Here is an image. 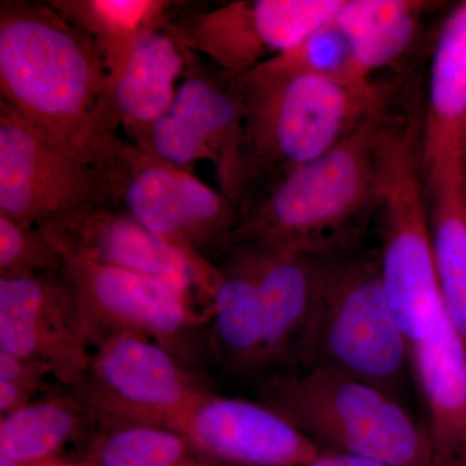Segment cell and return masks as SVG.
Masks as SVG:
<instances>
[{
    "label": "cell",
    "instance_id": "obj_2",
    "mask_svg": "<svg viewBox=\"0 0 466 466\" xmlns=\"http://www.w3.org/2000/svg\"><path fill=\"white\" fill-rule=\"evenodd\" d=\"M389 124L383 110L314 161L266 177L268 182L248 195L240 222L220 247L336 257L381 207Z\"/></svg>",
    "mask_w": 466,
    "mask_h": 466
},
{
    "label": "cell",
    "instance_id": "obj_31",
    "mask_svg": "<svg viewBox=\"0 0 466 466\" xmlns=\"http://www.w3.org/2000/svg\"><path fill=\"white\" fill-rule=\"evenodd\" d=\"M66 466H90L88 464H86V462L81 461V460H67Z\"/></svg>",
    "mask_w": 466,
    "mask_h": 466
},
{
    "label": "cell",
    "instance_id": "obj_26",
    "mask_svg": "<svg viewBox=\"0 0 466 466\" xmlns=\"http://www.w3.org/2000/svg\"><path fill=\"white\" fill-rule=\"evenodd\" d=\"M265 63L279 69L311 73L339 81H370L358 66L348 38L334 20L309 33L293 50Z\"/></svg>",
    "mask_w": 466,
    "mask_h": 466
},
{
    "label": "cell",
    "instance_id": "obj_32",
    "mask_svg": "<svg viewBox=\"0 0 466 466\" xmlns=\"http://www.w3.org/2000/svg\"><path fill=\"white\" fill-rule=\"evenodd\" d=\"M455 466H466V452L462 455V458L459 460L458 464Z\"/></svg>",
    "mask_w": 466,
    "mask_h": 466
},
{
    "label": "cell",
    "instance_id": "obj_20",
    "mask_svg": "<svg viewBox=\"0 0 466 466\" xmlns=\"http://www.w3.org/2000/svg\"><path fill=\"white\" fill-rule=\"evenodd\" d=\"M421 167L431 198L429 218L441 303L466 345L465 159L446 156Z\"/></svg>",
    "mask_w": 466,
    "mask_h": 466
},
{
    "label": "cell",
    "instance_id": "obj_16",
    "mask_svg": "<svg viewBox=\"0 0 466 466\" xmlns=\"http://www.w3.org/2000/svg\"><path fill=\"white\" fill-rule=\"evenodd\" d=\"M177 433L219 466H303L320 447L260 401L208 392Z\"/></svg>",
    "mask_w": 466,
    "mask_h": 466
},
{
    "label": "cell",
    "instance_id": "obj_9",
    "mask_svg": "<svg viewBox=\"0 0 466 466\" xmlns=\"http://www.w3.org/2000/svg\"><path fill=\"white\" fill-rule=\"evenodd\" d=\"M64 259L149 276L173 288L210 320L219 269L200 251L162 238L115 204L94 205L42 227Z\"/></svg>",
    "mask_w": 466,
    "mask_h": 466
},
{
    "label": "cell",
    "instance_id": "obj_30",
    "mask_svg": "<svg viewBox=\"0 0 466 466\" xmlns=\"http://www.w3.org/2000/svg\"><path fill=\"white\" fill-rule=\"evenodd\" d=\"M69 459L43 460V461H20V460L0 459V466H66Z\"/></svg>",
    "mask_w": 466,
    "mask_h": 466
},
{
    "label": "cell",
    "instance_id": "obj_29",
    "mask_svg": "<svg viewBox=\"0 0 466 466\" xmlns=\"http://www.w3.org/2000/svg\"><path fill=\"white\" fill-rule=\"evenodd\" d=\"M303 466H389L377 460L339 452V451L321 450L317 458Z\"/></svg>",
    "mask_w": 466,
    "mask_h": 466
},
{
    "label": "cell",
    "instance_id": "obj_21",
    "mask_svg": "<svg viewBox=\"0 0 466 466\" xmlns=\"http://www.w3.org/2000/svg\"><path fill=\"white\" fill-rule=\"evenodd\" d=\"M420 155L421 165L446 156L466 158V2L438 34Z\"/></svg>",
    "mask_w": 466,
    "mask_h": 466
},
{
    "label": "cell",
    "instance_id": "obj_3",
    "mask_svg": "<svg viewBox=\"0 0 466 466\" xmlns=\"http://www.w3.org/2000/svg\"><path fill=\"white\" fill-rule=\"evenodd\" d=\"M235 85L253 187L320 157L385 110L370 81H339L268 63L236 76Z\"/></svg>",
    "mask_w": 466,
    "mask_h": 466
},
{
    "label": "cell",
    "instance_id": "obj_13",
    "mask_svg": "<svg viewBox=\"0 0 466 466\" xmlns=\"http://www.w3.org/2000/svg\"><path fill=\"white\" fill-rule=\"evenodd\" d=\"M345 0H238L188 15L168 26L189 50L240 76L287 54L309 33L334 20Z\"/></svg>",
    "mask_w": 466,
    "mask_h": 466
},
{
    "label": "cell",
    "instance_id": "obj_23",
    "mask_svg": "<svg viewBox=\"0 0 466 466\" xmlns=\"http://www.w3.org/2000/svg\"><path fill=\"white\" fill-rule=\"evenodd\" d=\"M428 5L416 0H345L334 21L348 38L358 66L370 76L410 47Z\"/></svg>",
    "mask_w": 466,
    "mask_h": 466
},
{
    "label": "cell",
    "instance_id": "obj_12",
    "mask_svg": "<svg viewBox=\"0 0 466 466\" xmlns=\"http://www.w3.org/2000/svg\"><path fill=\"white\" fill-rule=\"evenodd\" d=\"M108 202L106 175L58 149L0 99V214L42 227Z\"/></svg>",
    "mask_w": 466,
    "mask_h": 466
},
{
    "label": "cell",
    "instance_id": "obj_15",
    "mask_svg": "<svg viewBox=\"0 0 466 466\" xmlns=\"http://www.w3.org/2000/svg\"><path fill=\"white\" fill-rule=\"evenodd\" d=\"M219 249L238 256L258 290L266 336L262 379L308 370L328 258L256 245L229 244Z\"/></svg>",
    "mask_w": 466,
    "mask_h": 466
},
{
    "label": "cell",
    "instance_id": "obj_8",
    "mask_svg": "<svg viewBox=\"0 0 466 466\" xmlns=\"http://www.w3.org/2000/svg\"><path fill=\"white\" fill-rule=\"evenodd\" d=\"M184 76L170 108L134 144L187 171L196 162L210 159L223 195L241 211L254 177L245 148L244 112L235 76L216 66L208 69L193 51Z\"/></svg>",
    "mask_w": 466,
    "mask_h": 466
},
{
    "label": "cell",
    "instance_id": "obj_33",
    "mask_svg": "<svg viewBox=\"0 0 466 466\" xmlns=\"http://www.w3.org/2000/svg\"><path fill=\"white\" fill-rule=\"evenodd\" d=\"M465 189H466V158H465ZM466 204V202H465Z\"/></svg>",
    "mask_w": 466,
    "mask_h": 466
},
{
    "label": "cell",
    "instance_id": "obj_25",
    "mask_svg": "<svg viewBox=\"0 0 466 466\" xmlns=\"http://www.w3.org/2000/svg\"><path fill=\"white\" fill-rule=\"evenodd\" d=\"M81 461L90 466H219L183 434L155 426L100 431L86 446Z\"/></svg>",
    "mask_w": 466,
    "mask_h": 466
},
{
    "label": "cell",
    "instance_id": "obj_18",
    "mask_svg": "<svg viewBox=\"0 0 466 466\" xmlns=\"http://www.w3.org/2000/svg\"><path fill=\"white\" fill-rule=\"evenodd\" d=\"M220 280L208 324V357L228 375L253 379L266 375V336L262 303L253 279L233 251L208 257Z\"/></svg>",
    "mask_w": 466,
    "mask_h": 466
},
{
    "label": "cell",
    "instance_id": "obj_24",
    "mask_svg": "<svg viewBox=\"0 0 466 466\" xmlns=\"http://www.w3.org/2000/svg\"><path fill=\"white\" fill-rule=\"evenodd\" d=\"M55 8L96 43L110 84L125 69L137 36L170 18L177 7L159 0H55Z\"/></svg>",
    "mask_w": 466,
    "mask_h": 466
},
{
    "label": "cell",
    "instance_id": "obj_11",
    "mask_svg": "<svg viewBox=\"0 0 466 466\" xmlns=\"http://www.w3.org/2000/svg\"><path fill=\"white\" fill-rule=\"evenodd\" d=\"M99 168L106 175L110 204L207 258L240 222V208L222 192L128 140Z\"/></svg>",
    "mask_w": 466,
    "mask_h": 466
},
{
    "label": "cell",
    "instance_id": "obj_1",
    "mask_svg": "<svg viewBox=\"0 0 466 466\" xmlns=\"http://www.w3.org/2000/svg\"><path fill=\"white\" fill-rule=\"evenodd\" d=\"M0 92L58 149L91 167L126 142L96 43L51 2L0 3Z\"/></svg>",
    "mask_w": 466,
    "mask_h": 466
},
{
    "label": "cell",
    "instance_id": "obj_4",
    "mask_svg": "<svg viewBox=\"0 0 466 466\" xmlns=\"http://www.w3.org/2000/svg\"><path fill=\"white\" fill-rule=\"evenodd\" d=\"M260 403L321 450L389 466H438L428 426L400 398L336 370L314 367L256 381Z\"/></svg>",
    "mask_w": 466,
    "mask_h": 466
},
{
    "label": "cell",
    "instance_id": "obj_14",
    "mask_svg": "<svg viewBox=\"0 0 466 466\" xmlns=\"http://www.w3.org/2000/svg\"><path fill=\"white\" fill-rule=\"evenodd\" d=\"M0 351L48 364L67 389L81 379L91 348L66 271L0 279Z\"/></svg>",
    "mask_w": 466,
    "mask_h": 466
},
{
    "label": "cell",
    "instance_id": "obj_22",
    "mask_svg": "<svg viewBox=\"0 0 466 466\" xmlns=\"http://www.w3.org/2000/svg\"><path fill=\"white\" fill-rule=\"evenodd\" d=\"M100 431L94 410L70 391L34 400L0 417V459H61L69 444L85 441L87 446Z\"/></svg>",
    "mask_w": 466,
    "mask_h": 466
},
{
    "label": "cell",
    "instance_id": "obj_10",
    "mask_svg": "<svg viewBox=\"0 0 466 466\" xmlns=\"http://www.w3.org/2000/svg\"><path fill=\"white\" fill-rule=\"evenodd\" d=\"M66 275L90 348L103 337L137 334L202 370L210 320L173 288L149 276L81 259L67 260Z\"/></svg>",
    "mask_w": 466,
    "mask_h": 466
},
{
    "label": "cell",
    "instance_id": "obj_27",
    "mask_svg": "<svg viewBox=\"0 0 466 466\" xmlns=\"http://www.w3.org/2000/svg\"><path fill=\"white\" fill-rule=\"evenodd\" d=\"M66 260L33 226L0 214V279H23L66 271Z\"/></svg>",
    "mask_w": 466,
    "mask_h": 466
},
{
    "label": "cell",
    "instance_id": "obj_19",
    "mask_svg": "<svg viewBox=\"0 0 466 466\" xmlns=\"http://www.w3.org/2000/svg\"><path fill=\"white\" fill-rule=\"evenodd\" d=\"M168 20L137 36L112 86L116 115L131 143L142 139L167 112L177 91L175 82L186 72L191 50L175 35Z\"/></svg>",
    "mask_w": 466,
    "mask_h": 466
},
{
    "label": "cell",
    "instance_id": "obj_7",
    "mask_svg": "<svg viewBox=\"0 0 466 466\" xmlns=\"http://www.w3.org/2000/svg\"><path fill=\"white\" fill-rule=\"evenodd\" d=\"M69 391L94 410L101 431L155 426L179 431L214 389L201 370L168 350L119 333L92 343L87 368Z\"/></svg>",
    "mask_w": 466,
    "mask_h": 466
},
{
    "label": "cell",
    "instance_id": "obj_5",
    "mask_svg": "<svg viewBox=\"0 0 466 466\" xmlns=\"http://www.w3.org/2000/svg\"><path fill=\"white\" fill-rule=\"evenodd\" d=\"M314 367L400 398L412 370L410 348L383 289L379 259H327L312 330Z\"/></svg>",
    "mask_w": 466,
    "mask_h": 466
},
{
    "label": "cell",
    "instance_id": "obj_17",
    "mask_svg": "<svg viewBox=\"0 0 466 466\" xmlns=\"http://www.w3.org/2000/svg\"><path fill=\"white\" fill-rule=\"evenodd\" d=\"M410 368L428 410L438 466L466 452V345L446 312L431 336L410 348Z\"/></svg>",
    "mask_w": 466,
    "mask_h": 466
},
{
    "label": "cell",
    "instance_id": "obj_6",
    "mask_svg": "<svg viewBox=\"0 0 466 466\" xmlns=\"http://www.w3.org/2000/svg\"><path fill=\"white\" fill-rule=\"evenodd\" d=\"M421 171L415 127L391 119L385 139L379 266L383 289L410 348L431 336L444 315Z\"/></svg>",
    "mask_w": 466,
    "mask_h": 466
},
{
    "label": "cell",
    "instance_id": "obj_28",
    "mask_svg": "<svg viewBox=\"0 0 466 466\" xmlns=\"http://www.w3.org/2000/svg\"><path fill=\"white\" fill-rule=\"evenodd\" d=\"M48 377H54L48 364L0 351V417L35 400Z\"/></svg>",
    "mask_w": 466,
    "mask_h": 466
}]
</instances>
